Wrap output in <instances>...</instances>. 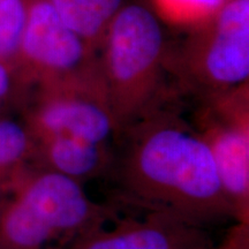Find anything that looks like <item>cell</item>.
<instances>
[{"label": "cell", "mask_w": 249, "mask_h": 249, "mask_svg": "<svg viewBox=\"0 0 249 249\" xmlns=\"http://www.w3.org/2000/svg\"><path fill=\"white\" fill-rule=\"evenodd\" d=\"M2 194V193H0V195H1Z\"/></svg>", "instance_id": "cell-15"}, {"label": "cell", "mask_w": 249, "mask_h": 249, "mask_svg": "<svg viewBox=\"0 0 249 249\" xmlns=\"http://www.w3.org/2000/svg\"><path fill=\"white\" fill-rule=\"evenodd\" d=\"M117 218L82 183L31 165L0 195V249H60Z\"/></svg>", "instance_id": "cell-2"}, {"label": "cell", "mask_w": 249, "mask_h": 249, "mask_svg": "<svg viewBox=\"0 0 249 249\" xmlns=\"http://www.w3.org/2000/svg\"><path fill=\"white\" fill-rule=\"evenodd\" d=\"M36 141L26 124L0 119V193L35 164Z\"/></svg>", "instance_id": "cell-11"}, {"label": "cell", "mask_w": 249, "mask_h": 249, "mask_svg": "<svg viewBox=\"0 0 249 249\" xmlns=\"http://www.w3.org/2000/svg\"><path fill=\"white\" fill-rule=\"evenodd\" d=\"M82 234L60 249H213L203 227L172 214L148 211L143 218L114 220Z\"/></svg>", "instance_id": "cell-6"}, {"label": "cell", "mask_w": 249, "mask_h": 249, "mask_svg": "<svg viewBox=\"0 0 249 249\" xmlns=\"http://www.w3.org/2000/svg\"><path fill=\"white\" fill-rule=\"evenodd\" d=\"M12 76L6 61L0 60V103L5 101L11 93Z\"/></svg>", "instance_id": "cell-14"}, {"label": "cell", "mask_w": 249, "mask_h": 249, "mask_svg": "<svg viewBox=\"0 0 249 249\" xmlns=\"http://www.w3.org/2000/svg\"><path fill=\"white\" fill-rule=\"evenodd\" d=\"M202 62L214 86L225 88L248 79L249 0H230L220 7Z\"/></svg>", "instance_id": "cell-8"}, {"label": "cell", "mask_w": 249, "mask_h": 249, "mask_svg": "<svg viewBox=\"0 0 249 249\" xmlns=\"http://www.w3.org/2000/svg\"><path fill=\"white\" fill-rule=\"evenodd\" d=\"M161 49L163 31L155 15L141 5L121 7L108 26L104 82L119 127L147 114Z\"/></svg>", "instance_id": "cell-3"}, {"label": "cell", "mask_w": 249, "mask_h": 249, "mask_svg": "<svg viewBox=\"0 0 249 249\" xmlns=\"http://www.w3.org/2000/svg\"><path fill=\"white\" fill-rule=\"evenodd\" d=\"M27 18V0H0V60L17 57Z\"/></svg>", "instance_id": "cell-12"}, {"label": "cell", "mask_w": 249, "mask_h": 249, "mask_svg": "<svg viewBox=\"0 0 249 249\" xmlns=\"http://www.w3.org/2000/svg\"><path fill=\"white\" fill-rule=\"evenodd\" d=\"M161 5L179 17H198L219 9L225 0H160Z\"/></svg>", "instance_id": "cell-13"}, {"label": "cell", "mask_w": 249, "mask_h": 249, "mask_svg": "<svg viewBox=\"0 0 249 249\" xmlns=\"http://www.w3.org/2000/svg\"><path fill=\"white\" fill-rule=\"evenodd\" d=\"M36 145L34 165L54 171L82 185L105 176L112 167L107 144L102 143L55 135L36 141Z\"/></svg>", "instance_id": "cell-9"}, {"label": "cell", "mask_w": 249, "mask_h": 249, "mask_svg": "<svg viewBox=\"0 0 249 249\" xmlns=\"http://www.w3.org/2000/svg\"><path fill=\"white\" fill-rule=\"evenodd\" d=\"M62 22L83 40L98 37L121 9L123 0H49Z\"/></svg>", "instance_id": "cell-10"}, {"label": "cell", "mask_w": 249, "mask_h": 249, "mask_svg": "<svg viewBox=\"0 0 249 249\" xmlns=\"http://www.w3.org/2000/svg\"><path fill=\"white\" fill-rule=\"evenodd\" d=\"M85 55V40L62 22L49 0H27V18L18 54L43 82L64 77Z\"/></svg>", "instance_id": "cell-7"}, {"label": "cell", "mask_w": 249, "mask_h": 249, "mask_svg": "<svg viewBox=\"0 0 249 249\" xmlns=\"http://www.w3.org/2000/svg\"><path fill=\"white\" fill-rule=\"evenodd\" d=\"M26 126L35 141L68 135L102 144L120 128L104 82L70 75L45 83Z\"/></svg>", "instance_id": "cell-4"}, {"label": "cell", "mask_w": 249, "mask_h": 249, "mask_svg": "<svg viewBox=\"0 0 249 249\" xmlns=\"http://www.w3.org/2000/svg\"><path fill=\"white\" fill-rule=\"evenodd\" d=\"M143 117L113 174L124 200L203 229L234 219L200 134L174 117Z\"/></svg>", "instance_id": "cell-1"}, {"label": "cell", "mask_w": 249, "mask_h": 249, "mask_svg": "<svg viewBox=\"0 0 249 249\" xmlns=\"http://www.w3.org/2000/svg\"><path fill=\"white\" fill-rule=\"evenodd\" d=\"M201 138L210 149L236 222L249 223V129L245 99L219 102L201 117Z\"/></svg>", "instance_id": "cell-5"}]
</instances>
